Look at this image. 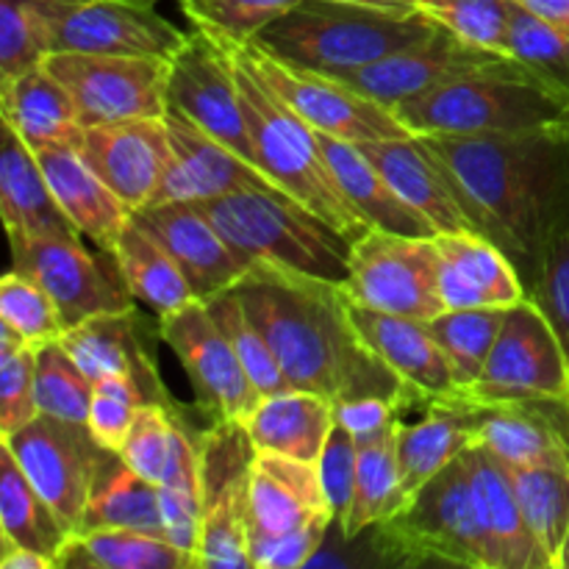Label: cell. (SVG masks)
<instances>
[{"instance_id":"cell-56","label":"cell","mask_w":569,"mask_h":569,"mask_svg":"<svg viewBox=\"0 0 569 569\" xmlns=\"http://www.w3.org/2000/svg\"><path fill=\"white\" fill-rule=\"evenodd\" d=\"M0 569H56V559L37 553L28 548H14V545H3L0 553Z\"/></svg>"},{"instance_id":"cell-34","label":"cell","mask_w":569,"mask_h":569,"mask_svg":"<svg viewBox=\"0 0 569 569\" xmlns=\"http://www.w3.org/2000/svg\"><path fill=\"white\" fill-rule=\"evenodd\" d=\"M244 428L256 450H272L317 465L328 437L337 428V417L331 400L292 387L287 392L264 395L244 417Z\"/></svg>"},{"instance_id":"cell-21","label":"cell","mask_w":569,"mask_h":569,"mask_svg":"<svg viewBox=\"0 0 569 569\" xmlns=\"http://www.w3.org/2000/svg\"><path fill=\"white\" fill-rule=\"evenodd\" d=\"M187 39L189 33L164 20L156 6H139L128 0H83L56 28L50 53L70 50V53L170 61L187 44Z\"/></svg>"},{"instance_id":"cell-13","label":"cell","mask_w":569,"mask_h":569,"mask_svg":"<svg viewBox=\"0 0 569 569\" xmlns=\"http://www.w3.org/2000/svg\"><path fill=\"white\" fill-rule=\"evenodd\" d=\"M244 50L259 76L270 83L272 92L289 109L298 111L315 131L353 144L411 137L409 128L400 122L392 109L356 92L348 83L337 81L326 72L306 70V67L276 59L253 42L244 44Z\"/></svg>"},{"instance_id":"cell-6","label":"cell","mask_w":569,"mask_h":569,"mask_svg":"<svg viewBox=\"0 0 569 569\" xmlns=\"http://www.w3.org/2000/svg\"><path fill=\"white\" fill-rule=\"evenodd\" d=\"M192 206L248 264L272 261L333 283L348 278L353 242L289 194L233 192Z\"/></svg>"},{"instance_id":"cell-54","label":"cell","mask_w":569,"mask_h":569,"mask_svg":"<svg viewBox=\"0 0 569 569\" xmlns=\"http://www.w3.org/2000/svg\"><path fill=\"white\" fill-rule=\"evenodd\" d=\"M356 461H359V448H356L353 437H350L345 428L337 426L331 431V437H328L320 459H317L322 492H326L328 509H331L337 526L342 522L345 511H348L350 506V498H353Z\"/></svg>"},{"instance_id":"cell-38","label":"cell","mask_w":569,"mask_h":569,"mask_svg":"<svg viewBox=\"0 0 569 569\" xmlns=\"http://www.w3.org/2000/svg\"><path fill=\"white\" fill-rule=\"evenodd\" d=\"M70 533L37 492L9 448L0 445V542L59 559Z\"/></svg>"},{"instance_id":"cell-58","label":"cell","mask_w":569,"mask_h":569,"mask_svg":"<svg viewBox=\"0 0 569 569\" xmlns=\"http://www.w3.org/2000/svg\"><path fill=\"white\" fill-rule=\"evenodd\" d=\"M339 3L376 6V9H392V11H420L417 0H339Z\"/></svg>"},{"instance_id":"cell-59","label":"cell","mask_w":569,"mask_h":569,"mask_svg":"<svg viewBox=\"0 0 569 569\" xmlns=\"http://www.w3.org/2000/svg\"><path fill=\"white\" fill-rule=\"evenodd\" d=\"M556 569H569V531H567L565 542H561L559 556H556Z\"/></svg>"},{"instance_id":"cell-24","label":"cell","mask_w":569,"mask_h":569,"mask_svg":"<svg viewBox=\"0 0 569 569\" xmlns=\"http://www.w3.org/2000/svg\"><path fill=\"white\" fill-rule=\"evenodd\" d=\"M433 244L445 309H511L528 298L515 261L483 233L442 231Z\"/></svg>"},{"instance_id":"cell-33","label":"cell","mask_w":569,"mask_h":569,"mask_svg":"<svg viewBox=\"0 0 569 569\" xmlns=\"http://www.w3.org/2000/svg\"><path fill=\"white\" fill-rule=\"evenodd\" d=\"M317 139L339 189L367 226L406 233V237H437V228L395 192L392 183L367 161V156L353 142L320 131Z\"/></svg>"},{"instance_id":"cell-47","label":"cell","mask_w":569,"mask_h":569,"mask_svg":"<svg viewBox=\"0 0 569 569\" xmlns=\"http://www.w3.org/2000/svg\"><path fill=\"white\" fill-rule=\"evenodd\" d=\"M298 3L300 0H181V9L198 31L228 44H248Z\"/></svg>"},{"instance_id":"cell-46","label":"cell","mask_w":569,"mask_h":569,"mask_svg":"<svg viewBox=\"0 0 569 569\" xmlns=\"http://www.w3.org/2000/svg\"><path fill=\"white\" fill-rule=\"evenodd\" d=\"M206 306H209L217 326H220L222 331H226V337L231 339L244 372H248L250 381L256 383L261 398H264V395H276V392H287V389H292V383H289L287 376H283L281 365H278L276 350L270 348L264 333H261L259 328H256V322L250 320L242 300L237 298L233 289L206 300Z\"/></svg>"},{"instance_id":"cell-43","label":"cell","mask_w":569,"mask_h":569,"mask_svg":"<svg viewBox=\"0 0 569 569\" xmlns=\"http://www.w3.org/2000/svg\"><path fill=\"white\" fill-rule=\"evenodd\" d=\"M528 531L533 533L556 569L561 542L569 531L567 467H509Z\"/></svg>"},{"instance_id":"cell-39","label":"cell","mask_w":569,"mask_h":569,"mask_svg":"<svg viewBox=\"0 0 569 569\" xmlns=\"http://www.w3.org/2000/svg\"><path fill=\"white\" fill-rule=\"evenodd\" d=\"M92 528H128V531L167 539L159 489L156 483L137 476L120 456L103 472L87 506L81 531H92Z\"/></svg>"},{"instance_id":"cell-40","label":"cell","mask_w":569,"mask_h":569,"mask_svg":"<svg viewBox=\"0 0 569 569\" xmlns=\"http://www.w3.org/2000/svg\"><path fill=\"white\" fill-rule=\"evenodd\" d=\"M200 437V433H198ZM198 437L189 431L187 417L178 420L172 433L170 461L164 476L156 483L159 489L161 517H164V533L176 548L194 556L200 537V450ZM198 561V559H194Z\"/></svg>"},{"instance_id":"cell-20","label":"cell","mask_w":569,"mask_h":569,"mask_svg":"<svg viewBox=\"0 0 569 569\" xmlns=\"http://www.w3.org/2000/svg\"><path fill=\"white\" fill-rule=\"evenodd\" d=\"M78 153L128 209L139 211L156 200L172 150L164 117H142L87 126Z\"/></svg>"},{"instance_id":"cell-17","label":"cell","mask_w":569,"mask_h":569,"mask_svg":"<svg viewBox=\"0 0 569 569\" xmlns=\"http://www.w3.org/2000/svg\"><path fill=\"white\" fill-rule=\"evenodd\" d=\"M509 59L511 56L506 53L476 48V44L450 33L445 26H439L420 42L406 44V48L395 50V53L372 61V64L333 72L331 78L378 100L387 109H395V106L406 103L417 94H426L431 89L445 87V83L472 76V72L498 67Z\"/></svg>"},{"instance_id":"cell-5","label":"cell","mask_w":569,"mask_h":569,"mask_svg":"<svg viewBox=\"0 0 569 569\" xmlns=\"http://www.w3.org/2000/svg\"><path fill=\"white\" fill-rule=\"evenodd\" d=\"M392 111L417 137H481L569 122V100L517 59L417 94Z\"/></svg>"},{"instance_id":"cell-45","label":"cell","mask_w":569,"mask_h":569,"mask_svg":"<svg viewBox=\"0 0 569 569\" xmlns=\"http://www.w3.org/2000/svg\"><path fill=\"white\" fill-rule=\"evenodd\" d=\"M33 365H37L39 415H50L70 422H87L94 383L76 365V359L67 353L64 345L59 339L37 345L33 348Z\"/></svg>"},{"instance_id":"cell-14","label":"cell","mask_w":569,"mask_h":569,"mask_svg":"<svg viewBox=\"0 0 569 569\" xmlns=\"http://www.w3.org/2000/svg\"><path fill=\"white\" fill-rule=\"evenodd\" d=\"M476 400L569 398V356L559 333L531 298L506 309L492 356L470 389Z\"/></svg>"},{"instance_id":"cell-2","label":"cell","mask_w":569,"mask_h":569,"mask_svg":"<svg viewBox=\"0 0 569 569\" xmlns=\"http://www.w3.org/2000/svg\"><path fill=\"white\" fill-rule=\"evenodd\" d=\"M231 289L295 389L322 395L331 403L372 395L398 403L409 398L403 381L361 339L339 283L253 261Z\"/></svg>"},{"instance_id":"cell-32","label":"cell","mask_w":569,"mask_h":569,"mask_svg":"<svg viewBox=\"0 0 569 569\" xmlns=\"http://www.w3.org/2000/svg\"><path fill=\"white\" fill-rule=\"evenodd\" d=\"M0 111L6 126L14 128L33 153L53 144L81 142L83 122L76 100L44 70V64L20 76L0 78Z\"/></svg>"},{"instance_id":"cell-36","label":"cell","mask_w":569,"mask_h":569,"mask_svg":"<svg viewBox=\"0 0 569 569\" xmlns=\"http://www.w3.org/2000/svg\"><path fill=\"white\" fill-rule=\"evenodd\" d=\"M56 569H198V561L164 537L128 528H92L67 539Z\"/></svg>"},{"instance_id":"cell-37","label":"cell","mask_w":569,"mask_h":569,"mask_svg":"<svg viewBox=\"0 0 569 569\" xmlns=\"http://www.w3.org/2000/svg\"><path fill=\"white\" fill-rule=\"evenodd\" d=\"M109 253L120 270L122 281H126L128 292L159 317L178 311L194 300L187 278L170 259V253L142 226H137L133 217L122 228Z\"/></svg>"},{"instance_id":"cell-60","label":"cell","mask_w":569,"mask_h":569,"mask_svg":"<svg viewBox=\"0 0 569 569\" xmlns=\"http://www.w3.org/2000/svg\"><path fill=\"white\" fill-rule=\"evenodd\" d=\"M128 3H139V6H156L159 0H128Z\"/></svg>"},{"instance_id":"cell-10","label":"cell","mask_w":569,"mask_h":569,"mask_svg":"<svg viewBox=\"0 0 569 569\" xmlns=\"http://www.w3.org/2000/svg\"><path fill=\"white\" fill-rule=\"evenodd\" d=\"M339 287L353 303L387 315L431 322L445 311L433 237L370 228L353 242L348 278Z\"/></svg>"},{"instance_id":"cell-22","label":"cell","mask_w":569,"mask_h":569,"mask_svg":"<svg viewBox=\"0 0 569 569\" xmlns=\"http://www.w3.org/2000/svg\"><path fill=\"white\" fill-rule=\"evenodd\" d=\"M326 515H331V509L315 461H300L272 450L256 453L248 498L250 565L267 545L300 531Z\"/></svg>"},{"instance_id":"cell-16","label":"cell","mask_w":569,"mask_h":569,"mask_svg":"<svg viewBox=\"0 0 569 569\" xmlns=\"http://www.w3.org/2000/svg\"><path fill=\"white\" fill-rule=\"evenodd\" d=\"M167 103L203 128L217 142L256 164L253 139L244 120L237 70L226 42L194 28L187 44L170 59ZM259 167V164H256Z\"/></svg>"},{"instance_id":"cell-15","label":"cell","mask_w":569,"mask_h":569,"mask_svg":"<svg viewBox=\"0 0 569 569\" xmlns=\"http://www.w3.org/2000/svg\"><path fill=\"white\" fill-rule=\"evenodd\" d=\"M159 339L178 356L211 420L244 422L261 395L203 300L159 317Z\"/></svg>"},{"instance_id":"cell-25","label":"cell","mask_w":569,"mask_h":569,"mask_svg":"<svg viewBox=\"0 0 569 569\" xmlns=\"http://www.w3.org/2000/svg\"><path fill=\"white\" fill-rule=\"evenodd\" d=\"M476 400V398H472ZM478 442L506 467H567L569 398L478 400Z\"/></svg>"},{"instance_id":"cell-53","label":"cell","mask_w":569,"mask_h":569,"mask_svg":"<svg viewBox=\"0 0 569 569\" xmlns=\"http://www.w3.org/2000/svg\"><path fill=\"white\" fill-rule=\"evenodd\" d=\"M33 348L37 345L0 353V437L20 431L39 417Z\"/></svg>"},{"instance_id":"cell-35","label":"cell","mask_w":569,"mask_h":569,"mask_svg":"<svg viewBox=\"0 0 569 569\" xmlns=\"http://www.w3.org/2000/svg\"><path fill=\"white\" fill-rule=\"evenodd\" d=\"M398 426L376 439L356 442L359 461H356L353 498H350L342 522L337 526L345 539L365 537L372 528L392 520L411 500L403 487V472H400L398 461Z\"/></svg>"},{"instance_id":"cell-1","label":"cell","mask_w":569,"mask_h":569,"mask_svg":"<svg viewBox=\"0 0 569 569\" xmlns=\"http://www.w3.org/2000/svg\"><path fill=\"white\" fill-rule=\"evenodd\" d=\"M459 189L472 228L520 270L526 289L569 222V122L481 137H422Z\"/></svg>"},{"instance_id":"cell-9","label":"cell","mask_w":569,"mask_h":569,"mask_svg":"<svg viewBox=\"0 0 569 569\" xmlns=\"http://www.w3.org/2000/svg\"><path fill=\"white\" fill-rule=\"evenodd\" d=\"M17 465L56 511L67 533L81 531L94 487L120 453L103 448L87 422L39 415L20 431L0 437Z\"/></svg>"},{"instance_id":"cell-28","label":"cell","mask_w":569,"mask_h":569,"mask_svg":"<svg viewBox=\"0 0 569 569\" xmlns=\"http://www.w3.org/2000/svg\"><path fill=\"white\" fill-rule=\"evenodd\" d=\"M470 461L489 569H553L542 545L528 531L509 467L481 442L470 448Z\"/></svg>"},{"instance_id":"cell-49","label":"cell","mask_w":569,"mask_h":569,"mask_svg":"<svg viewBox=\"0 0 569 569\" xmlns=\"http://www.w3.org/2000/svg\"><path fill=\"white\" fill-rule=\"evenodd\" d=\"M0 322L14 328L26 342H53L64 333L53 298L20 270H9L0 281Z\"/></svg>"},{"instance_id":"cell-23","label":"cell","mask_w":569,"mask_h":569,"mask_svg":"<svg viewBox=\"0 0 569 569\" xmlns=\"http://www.w3.org/2000/svg\"><path fill=\"white\" fill-rule=\"evenodd\" d=\"M133 222L170 253L187 278L194 300L206 303L228 292L248 272V261L192 203H150L133 211Z\"/></svg>"},{"instance_id":"cell-57","label":"cell","mask_w":569,"mask_h":569,"mask_svg":"<svg viewBox=\"0 0 569 569\" xmlns=\"http://www.w3.org/2000/svg\"><path fill=\"white\" fill-rule=\"evenodd\" d=\"M520 3L528 6L542 20L553 22L556 28L569 33V0H520Z\"/></svg>"},{"instance_id":"cell-27","label":"cell","mask_w":569,"mask_h":569,"mask_svg":"<svg viewBox=\"0 0 569 569\" xmlns=\"http://www.w3.org/2000/svg\"><path fill=\"white\" fill-rule=\"evenodd\" d=\"M350 315L367 348L403 381L409 398L431 403L459 389L442 348L428 331V322L367 309L353 300H350Z\"/></svg>"},{"instance_id":"cell-12","label":"cell","mask_w":569,"mask_h":569,"mask_svg":"<svg viewBox=\"0 0 569 569\" xmlns=\"http://www.w3.org/2000/svg\"><path fill=\"white\" fill-rule=\"evenodd\" d=\"M9 248L11 270L31 276L53 298L64 331L137 306L111 253H92L83 237L9 239Z\"/></svg>"},{"instance_id":"cell-44","label":"cell","mask_w":569,"mask_h":569,"mask_svg":"<svg viewBox=\"0 0 569 569\" xmlns=\"http://www.w3.org/2000/svg\"><path fill=\"white\" fill-rule=\"evenodd\" d=\"M509 56L545 87L569 100V33L533 14L520 0H511Z\"/></svg>"},{"instance_id":"cell-18","label":"cell","mask_w":569,"mask_h":569,"mask_svg":"<svg viewBox=\"0 0 569 569\" xmlns=\"http://www.w3.org/2000/svg\"><path fill=\"white\" fill-rule=\"evenodd\" d=\"M156 337H159V326H150L133 306L128 311L100 315L81 326L67 328L59 342L92 378V383L103 378H128L142 389L148 406H164L181 415L183 406L170 398L159 376V359L153 350Z\"/></svg>"},{"instance_id":"cell-8","label":"cell","mask_w":569,"mask_h":569,"mask_svg":"<svg viewBox=\"0 0 569 569\" xmlns=\"http://www.w3.org/2000/svg\"><path fill=\"white\" fill-rule=\"evenodd\" d=\"M198 569H253L248 553V498L256 445L242 420H211L198 437Z\"/></svg>"},{"instance_id":"cell-29","label":"cell","mask_w":569,"mask_h":569,"mask_svg":"<svg viewBox=\"0 0 569 569\" xmlns=\"http://www.w3.org/2000/svg\"><path fill=\"white\" fill-rule=\"evenodd\" d=\"M478 431H481V403L461 392L431 400L426 417L415 426L400 420L398 461L409 498L456 456L472 448L478 442Z\"/></svg>"},{"instance_id":"cell-50","label":"cell","mask_w":569,"mask_h":569,"mask_svg":"<svg viewBox=\"0 0 569 569\" xmlns=\"http://www.w3.org/2000/svg\"><path fill=\"white\" fill-rule=\"evenodd\" d=\"M183 417L187 415H176L164 406H139L137 420L128 431L126 445L120 448V459L144 481L159 483L167 461H170L172 433Z\"/></svg>"},{"instance_id":"cell-41","label":"cell","mask_w":569,"mask_h":569,"mask_svg":"<svg viewBox=\"0 0 569 569\" xmlns=\"http://www.w3.org/2000/svg\"><path fill=\"white\" fill-rule=\"evenodd\" d=\"M83 0H0V78L42 64L56 28Z\"/></svg>"},{"instance_id":"cell-52","label":"cell","mask_w":569,"mask_h":569,"mask_svg":"<svg viewBox=\"0 0 569 569\" xmlns=\"http://www.w3.org/2000/svg\"><path fill=\"white\" fill-rule=\"evenodd\" d=\"M139 406H148V400L137 383L128 381V378H103V381L94 383L87 428L103 448L120 453L128 431L137 420Z\"/></svg>"},{"instance_id":"cell-30","label":"cell","mask_w":569,"mask_h":569,"mask_svg":"<svg viewBox=\"0 0 569 569\" xmlns=\"http://www.w3.org/2000/svg\"><path fill=\"white\" fill-rule=\"evenodd\" d=\"M0 214L9 239L81 237L70 217L61 211L37 153L6 122L0 156Z\"/></svg>"},{"instance_id":"cell-4","label":"cell","mask_w":569,"mask_h":569,"mask_svg":"<svg viewBox=\"0 0 569 569\" xmlns=\"http://www.w3.org/2000/svg\"><path fill=\"white\" fill-rule=\"evenodd\" d=\"M426 11H392L339 0H300L264 28L253 44L289 64L333 72L372 64L437 31Z\"/></svg>"},{"instance_id":"cell-19","label":"cell","mask_w":569,"mask_h":569,"mask_svg":"<svg viewBox=\"0 0 569 569\" xmlns=\"http://www.w3.org/2000/svg\"><path fill=\"white\" fill-rule=\"evenodd\" d=\"M164 122L172 156L153 203H200L233 192L283 194L259 167L217 142L181 111L167 109Z\"/></svg>"},{"instance_id":"cell-11","label":"cell","mask_w":569,"mask_h":569,"mask_svg":"<svg viewBox=\"0 0 569 569\" xmlns=\"http://www.w3.org/2000/svg\"><path fill=\"white\" fill-rule=\"evenodd\" d=\"M44 70L72 94L83 128L100 122L164 117L170 61L139 56H100L56 50Z\"/></svg>"},{"instance_id":"cell-31","label":"cell","mask_w":569,"mask_h":569,"mask_svg":"<svg viewBox=\"0 0 569 569\" xmlns=\"http://www.w3.org/2000/svg\"><path fill=\"white\" fill-rule=\"evenodd\" d=\"M37 159L61 211L70 217L83 239H92L109 253L122 228L131 222L133 211L94 176L92 167L78 153V144H53L39 150Z\"/></svg>"},{"instance_id":"cell-51","label":"cell","mask_w":569,"mask_h":569,"mask_svg":"<svg viewBox=\"0 0 569 569\" xmlns=\"http://www.w3.org/2000/svg\"><path fill=\"white\" fill-rule=\"evenodd\" d=\"M528 298L548 317L569 356V222L545 248Z\"/></svg>"},{"instance_id":"cell-26","label":"cell","mask_w":569,"mask_h":569,"mask_svg":"<svg viewBox=\"0 0 569 569\" xmlns=\"http://www.w3.org/2000/svg\"><path fill=\"white\" fill-rule=\"evenodd\" d=\"M367 156L372 167L392 183L395 192L426 217L439 233L442 231H476L470 214L461 206L459 189L450 178L448 167L442 164L431 144L422 137L383 139V142L356 144Z\"/></svg>"},{"instance_id":"cell-3","label":"cell","mask_w":569,"mask_h":569,"mask_svg":"<svg viewBox=\"0 0 569 569\" xmlns=\"http://www.w3.org/2000/svg\"><path fill=\"white\" fill-rule=\"evenodd\" d=\"M228 50H231L233 70H237L244 120H248L250 139H253L259 170L283 194L331 222L350 242L365 237L370 226L356 214L353 206L339 189L337 178L322 156L315 128L272 92L270 83L259 76L250 61L244 44H228Z\"/></svg>"},{"instance_id":"cell-55","label":"cell","mask_w":569,"mask_h":569,"mask_svg":"<svg viewBox=\"0 0 569 569\" xmlns=\"http://www.w3.org/2000/svg\"><path fill=\"white\" fill-rule=\"evenodd\" d=\"M400 409L403 403L398 400L372 395V398L339 400L333 403V417H337V426L353 437V442H367V439L381 437L389 428L398 426Z\"/></svg>"},{"instance_id":"cell-42","label":"cell","mask_w":569,"mask_h":569,"mask_svg":"<svg viewBox=\"0 0 569 569\" xmlns=\"http://www.w3.org/2000/svg\"><path fill=\"white\" fill-rule=\"evenodd\" d=\"M506 309H445L428 322V331L442 348L456 387L470 389L481 378L503 328Z\"/></svg>"},{"instance_id":"cell-7","label":"cell","mask_w":569,"mask_h":569,"mask_svg":"<svg viewBox=\"0 0 569 569\" xmlns=\"http://www.w3.org/2000/svg\"><path fill=\"white\" fill-rule=\"evenodd\" d=\"M381 561L400 567L453 565L489 569L472 495L470 448L422 483L403 511L372 528Z\"/></svg>"},{"instance_id":"cell-48","label":"cell","mask_w":569,"mask_h":569,"mask_svg":"<svg viewBox=\"0 0 569 569\" xmlns=\"http://www.w3.org/2000/svg\"><path fill=\"white\" fill-rule=\"evenodd\" d=\"M417 6L465 42L509 56L511 0H417Z\"/></svg>"}]
</instances>
